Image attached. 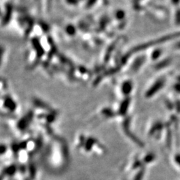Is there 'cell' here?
<instances>
[{
    "instance_id": "1",
    "label": "cell",
    "mask_w": 180,
    "mask_h": 180,
    "mask_svg": "<svg viewBox=\"0 0 180 180\" xmlns=\"http://www.w3.org/2000/svg\"><path fill=\"white\" fill-rule=\"evenodd\" d=\"M16 110L15 101L10 97H6L0 99V112L2 114H11L14 113Z\"/></svg>"
}]
</instances>
